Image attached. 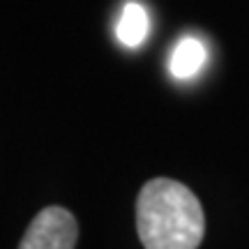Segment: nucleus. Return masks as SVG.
Segmentation results:
<instances>
[{"label": "nucleus", "mask_w": 249, "mask_h": 249, "mask_svg": "<svg viewBox=\"0 0 249 249\" xmlns=\"http://www.w3.org/2000/svg\"><path fill=\"white\" fill-rule=\"evenodd\" d=\"M136 231L145 249H198L205 233L201 201L178 180H148L136 198Z\"/></svg>", "instance_id": "obj_1"}, {"label": "nucleus", "mask_w": 249, "mask_h": 249, "mask_svg": "<svg viewBox=\"0 0 249 249\" xmlns=\"http://www.w3.org/2000/svg\"><path fill=\"white\" fill-rule=\"evenodd\" d=\"M76 217L60 205H49L35 214L18 249H76Z\"/></svg>", "instance_id": "obj_2"}, {"label": "nucleus", "mask_w": 249, "mask_h": 249, "mask_svg": "<svg viewBox=\"0 0 249 249\" xmlns=\"http://www.w3.org/2000/svg\"><path fill=\"white\" fill-rule=\"evenodd\" d=\"M148 28H150L148 12L139 2H127L123 9V17H120V21L116 26V35L124 46L136 49V46H141L145 42Z\"/></svg>", "instance_id": "obj_4"}, {"label": "nucleus", "mask_w": 249, "mask_h": 249, "mask_svg": "<svg viewBox=\"0 0 249 249\" xmlns=\"http://www.w3.org/2000/svg\"><path fill=\"white\" fill-rule=\"evenodd\" d=\"M203 62H205L203 42L196 39V37H185V39H180L176 44L173 53H171L169 70L176 79H189L203 67Z\"/></svg>", "instance_id": "obj_3"}]
</instances>
